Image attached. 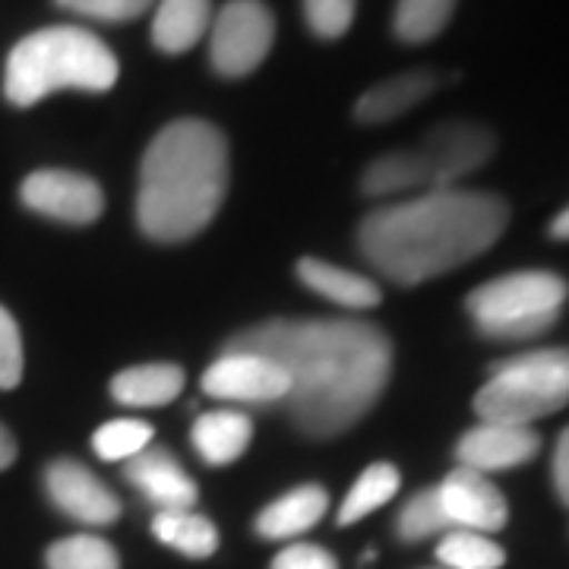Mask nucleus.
Here are the masks:
<instances>
[{
  "mask_svg": "<svg viewBox=\"0 0 569 569\" xmlns=\"http://www.w3.org/2000/svg\"><path fill=\"white\" fill-rule=\"evenodd\" d=\"M224 351H253L288 377V415L307 437H339L383 396L392 346L365 320H266L228 339Z\"/></svg>",
  "mask_w": 569,
  "mask_h": 569,
  "instance_id": "obj_1",
  "label": "nucleus"
},
{
  "mask_svg": "<svg viewBox=\"0 0 569 569\" xmlns=\"http://www.w3.org/2000/svg\"><path fill=\"white\" fill-rule=\"evenodd\" d=\"M509 206L485 190H425L373 209L358 228L367 263L399 284H421L471 263L500 241Z\"/></svg>",
  "mask_w": 569,
  "mask_h": 569,
  "instance_id": "obj_2",
  "label": "nucleus"
},
{
  "mask_svg": "<svg viewBox=\"0 0 569 569\" xmlns=\"http://www.w3.org/2000/svg\"><path fill=\"white\" fill-rule=\"evenodd\" d=\"M228 190V140L219 127L183 118L159 130L140 164L137 222L142 234L178 244L216 219Z\"/></svg>",
  "mask_w": 569,
  "mask_h": 569,
  "instance_id": "obj_3",
  "label": "nucleus"
},
{
  "mask_svg": "<svg viewBox=\"0 0 569 569\" xmlns=\"http://www.w3.org/2000/svg\"><path fill=\"white\" fill-rule=\"evenodd\" d=\"M118 58L96 32L82 26H48L10 51L3 67V96L17 108H32L51 92H108L118 82Z\"/></svg>",
  "mask_w": 569,
  "mask_h": 569,
  "instance_id": "obj_4",
  "label": "nucleus"
},
{
  "mask_svg": "<svg viewBox=\"0 0 569 569\" xmlns=\"http://www.w3.org/2000/svg\"><path fill=\"white\" fill-rule=\"evenodd\" d=\"M569 406V348L522 351L490 367V380L475 396L481 421L531 427Z\"/></svg>",
  "mask_w": 569,
  "mask_h": 569,
  "instance_id": "obj_5",
  "label": "nucleus"
},
{
  "mask_svg": "<svg viewBox=\"0 0 569 569\" xmlns=\"http://www.w3.org/2000/svg\"><path fill=\"white\" fill-rule=\"evenodd\" d=\"M569 284L557 272L526 269L478 284L466 298V310L485 339L522 342L548 332L560 320Z\"/></svg>",
  "mask_w": 569,
  "mask_h": 569,
  "instance_id": "obj_6",
  "label": "nucleus"
},
{
  "mask_svg": "<svg viewBox=\"0 0 569 569\" xmlns=\"http://www.w3.org/2000/svg\"><path fill=\"white\" fill-rule=\"evenodd\" d=\"M276 39V20L263 0H231L212 20L209 58L222 77H247L266 61Z\"/></svg>",
  "mask_w": 569,
  "mask_h": 569,
  "instance_id": "obj_7",
  "label": "nucleus"
},
{
  "mask_svg": "<svg viewBox=\"0 0 569 569\" xmlns=\"http://www.w3.org/2000/svg\"><path fill=\"white\" fill-rule=\"evenodd\" d=\"M493 149L497 140L485 123L447 121L427 130L415 156L425 168L427 190H447L456 187V181L475 174L481 164H488Z\"/></svg>",
  "mask_w": 569,
  "mask_h": 569,
  "instance_id": "obj_8",
  "label": "nucleus"
},
{
  "mask_svg": "<svg viewBox=\"0 0 569 569\" xmlns=\"http://www.w3.org/2000/svg\"><path fill=\"white\" fill-rule=\"evenodd\" d=\"M20 200L26 209L63 224H92L104 209L102 187L89 174L63 171V168L32 171L22 181Z\"/></svg>",
  "mask_w": 569,
  "mask_h": 569,
  "instance_id": "obj_9",
  "label": "nucleus"
},
{
  "mask_svg": "<svg viewBox=\"0 0 569 569\" xmlns=\"http://www.w3.org/2000/svg\"><path fill=\"white\" fill-rule=\"evenodd\" d=\"M203 392L222 402L266 406L284 402L288 377L279 365L253 351H222L203 373Z\"/></svg>",
  "mask_w": 569,
  "mask_h": 569,
  "instance_id": "obj_10",
  "label": "nucleus"
},
{
  "mask_svg": "<svg viewBox=\"0 0 569 569\" xmlns=\"http://www.w3.org/2000/svg\"><path fill=\"white\" fill-rule=\"evenodd\" d=\"M437 493H440V503H443V512H447L452 529L493 535L507 526V497L500 493V488L488 475H481L475 468L459 466L456 471H449L437 485Z\"/></svg>",
  "mask_w": 569,
  "mask_h": 569,
  "instance_id": "obj_11",
  "label": "nucleus"
},
{
  "mask_svg": "<svg viewBox=\"0 0 569 569\" xmlns=\"http://www.w3.org/2000/svg\"><path fill=\"white\" fill-rule=\"evenodd\" d=\"M44 490L63 516L82 526H111L121 516V500L77 459H58L44 468Z\"/></svg>",
  "mask_w": 569,
  "mask_h": 569,
  "instance_id": "obj_12",
  "label": "nucleus"
},
{
  "mask_svg": "<svg viewBox=\"0 0 569 569\" xmlns=\"http://www.w3.org/2000/svg\"><path fill=\"white\" fill-rule=\"evenodd\" d=\"M538 449H541V437L531 427L481 421L468 433H462V440L456 447V459H459V466L490 475V471L529 466L538 456Z\"/></svg>",
  "mask_w": 569,
  "mask_h": 569,
  "instance_id": "obj_13",
  "label": "nucleus"
},
{
  "mask_svg": "<svg viewBox=\"0 0 569 569\" xmlns=\"http://www.w3.org/2000/svg\"><path fill=\"white\" fill-rule=\"evenodd\" d=\"M123 478L140 490L159 512H183V509L197 507V500H200L197 481L162 447L142 449L140 456L127 459Z\"/></svg>",
  "mask_w": 569,
  "mask_h": 569,
  "instance_id": "obj_14",
  "label": "nucleus"
},
{
  "mask_svg": "<svg viewBox=\"0 0 569 569\" xmlns=\"http://www.w3.org/2000/svg\"><path fill=\"white\" fill-rule=\"evenodd\" d=\"M440 86L433 70H408L399 77L370 86L355 104V118L361 123H387L402 118L415 104H421Z\"/></svg>",
  "mask_w": 569,
  "mask_h": 569,
  "instance_id": "obj_15",
  "label": "nucleus"
},
{
  "mask_svg": "<svg viewBox=\"0 0 569 569\" xmlns=\"http://www.w3.org/2000/svg\"><path fill=\"white\" fill-rule=\"evenodd\" d=\"M326 509H329V493L320 485H301L272 500L257 516V531L266 541H291L313 529L326 516Z\"/></svg>",
  "mask_w": 569,
  "mask_h": 569,
  "instance_id": "obj_16",
  "label": "nucleus"
},
{
  "mask_svg": "<svg viewBox=\"0 0 569 569\" xmlns=\"http://www.w3.org/2000/svg\"><path fill=\"white\" fill-rule=\"evenodd\" d=\"M253 437V421L244 411H206L193 425V449L209 466H231L244 456Z\"/></svg>",
  "mask_w": 569,
  "mask_h": 569,
  "instance_id": "obj_17",
  "label": "nucleus"
},
{
  "mask_svg": "<svg viewBox=\"0 0 569 569\" xmlns=\"http://www.w3.org/2000/svg\"><path fill=\"white\" fill-rule=\"evenodd\" d=\"M298 279L323 295L326 301H336V305L351 307V310H367V307L380 305V284L373 279H367L361 272H351V269H342V266L323 263L317 257H305L298 263Z\"/></svg>",
  "mask_w": 569,
  "mask_h": 569,
  "instance_id": "obj_18",
  "label": "nucleus"
},
{
  "mask_svg": "<svg viewBox=\"0 0 569 569\" xmlns=\"http://www.w3.org/2000/svg\"><path fill=\"white\" fill-rule=\"evenodd\" d=\"M212 0H159L152 41L164 54H183L209 32Z\"/></svg>",
  "mask_w": 569,
  "mask_h": 569,
  "instance_id": "obj_19",
  "label": "nucleus"
},
{
  "mask_svg": "<svg viewBox=\"0 0 569 569\" xmlns=\"http://www.w3.org/2000/svg\"><path fill=\"white\" fill-rule=\"evenodd\" d=\"M183 389V370L178 365H140L121 370L111 380L114 402L130 408H159L174 402Z\"/></svg>",
  "mask_w": 569,
  "mask_h": 569,
  "instance_id": "obj_20",
  "label": "nucleus"
},
{
  "mask_svg": "<svg viewBox=\"0 0 569 569\" xmlns=\"http://www.w3.org/2000/svg\"><path fill=\"white\" fill-rule=\"evenodd\" d=\"M152 535L190 560H206L219 550V531L200 512H159L152 519Z\"/></svg>",
  "mask_w": 569,
  "mask_h": 569,
  "instance_id": "obj_21",
  "label": "nucleus"
},
{
  "mask_svg": "<svg viewBox=\"0 0 569 569\" xmlns=\"http://www.w3.org/2000/svg\"><path fill=\"white\" fill-rule=\"evenodd\" d=\"M361 190L367 197H399V193H425L427 178L425 168L418 162L415 149L411 152H387L367 164Z\"/></svg>",
  "mask_w": 569,
  "mask_h": 569,
  "instance_id": "obj_22",
  "label": "nucleus"
},
{
  "mask_svg": "<svg viewBox=\"0 0 569 569\" xmlns=\"http://www.w3.org/2000/svg\"><path fill=\"white\" fill-rule=\"evenodd\" d=\"M399 485H402L399 468L389 466V462H373L370 468H365L361 478L348 490L342 507H339V526H355V522L367 519L373 509L387 507L396 497Z\"/></svg>",
  "mask_w": 569,
  "mask_h": 569,
  "instance_id": "obj_23",
  "label": "nucleus"
},
{
  "mask_svg": "<svg viewBox=\"0 0 569 569\" xmlns=\"http://www.w3.org/2000/svg\"><path fill=\"white\" fill-rule=\"evenodd\" d=\"M437 560L443 569H500L507 563V550L481 531L449 529L437 545Z\"/></svg>",
  "mask_w": 569,
  "mask_h": 569,
  "instance_id": "obj_24",
  "label": "nucleus"
},
{
  "mask_svg": "<svg viewBox=\"0 0 569 569\" xmlns=\"http://www.w3.org/2000/svg\"><path fill=\"white\" fill-rule=\"evenodd\" d=\"M452 10H456V0H399L392 29L408 44H421V41L437 39L447 29Z\"/></svg>",
  "mask_w": 569,
  "mask_h": 569,
  "instance_id": "obj_25",
  "label": "nucleus"
},
{
  "mask_svg": "<svg viewBox=\"0 0 569 569\" xmlns=\"http://www.w3.org/2000/svg\"><path fill=\"white\" fill-rule=\"evenodd\" d=\"M48 569H121V557L99 535H70L44 553Z\"/></svg>",
  "mask_w": 569,
  "mask_h": 569,
  "instance_id": "obj_26",
  "label": "nucleus"
},
{
  "mask_svg": "<svg viewBox=\"0 0 569 569\" xmlns=\"http://www.w3.org/2000/svg\"><path fill=\"white\" fill-rule=\"evenodd\" d=\"M447 512H443V503H440V493L437 488H427L421 493H415L408 500L406 507L399 509V519H396V531L402 541H425L430 535H443L449 531Z\"/></svg>",
  "mask_w": 569,
  "mask_h": 569,
  "instance_id": "obj_27",
  "label": "nucleus"
},
{
  "mask_svg": "<svg viewBox=\"0 0 569 569\" xmlns=\"http://www.w3.org/2000/svg\"><path fill=\"white\" fill-rule=\"evenodd\" d=\"M152 443V427L137 418H118L108 421L96 433H92V449L99 452L104 462H121V459H133L142 449Z\"/></svg>",
  "mask_w": 569,
  "mask_h": 569,
  "instance_id": "obj_28",
  "label": "nucleus"
},
{
  "mask_svg": "<svg viewBox=\"0 0 569 569\" xmlns=\"http://www.w3.org/2000/svg\"><path fill=\"white\" fill-rule=\"evenodd\" d=\"M358 0H305L307 26L320 39H342L355 22Z\"/></svg>",
  "mask_w": 569,
  "mask_h": 569,
  "instance_id": "obj_29",
  "label": "nucleus"
},
{
  "mask_svg": "<svg viewBox=\"0 0 569 569\" xmlns=\"http://www.w3.org/2000/svg\"><path fill=\"white\" fill-rule=\"evenodd\" d=\"M22 380V339L13 313L0 305V389H17Z\"/></svg>",
  "mask_w": 569,
  "mask_h": 569,
  "instance_id": "obj_30",
  "label": "nucleus"
},
{
  "mask_svg": "<svg viewBox=\"0 0 569 569\" xmlns=\"http://www.w3.org/2000/svg\"><path fill=\"white\" fill-rule=\"evenodd\" d=\"M63 10L80 13L89 20L102 22H127L142 17L156 0H58Z\"/></svg>",
  "mask_w": 569,
  "mask_h": 569,
  "instance_id": "obj_31",
  "label": "nucleus"
},
{
  "mask_svg": "<svg viewBox=\"0 0 569 569\" xmlns=\"http://www.w3.org/2000/svg\"><path fill=\"white\" fill-rule=\"evenodd\" d=\"M272 569H339V560L320 545L298 541V545H288V548L276 553Z\"/></svg>",
  "mask_w": 569,
  "mask_h": 569,
  "instance_id": "obj_32",
  "label": "nucleus"
},
{
  "mask_svg": "<svg viewBox=\"0 0 569 569\" xmlns=\"http://www.w3.org/2000/svg\"><path fill=\"white\" fill-rule=\"evenodd\" d=\"M550 475H553V488L560 503L569 509V427L557 437V447H553V462H550Z\"/></svg>",
  "mask_w": 569,
  "mask_h": 569,
  "instance_id": "obj_33",
  "label": "nucleus"
},
{
  "mask_svg": "<svg viewBox=\"0 0 569 569\" xmlns=\"http://www.w3.org/2000/svg\"><path fill=\"white\" fill-rule=\"evenodd\" d=\"M17 462V440L7 427L0 425V471Z\"/></svg>",
  "mask_w": 569,
  "mask_h": 569,
  "instance_id": "obj_34",
  "label": "nucleus"
},
{
  "mask_svg": "<svg viewBox=\"0 0 569 569\" xmlns=\"http://www.w3.org/2000/svg\"><path fill=\"white\" fill-rule=\"evenodd\" d=\"M550 238H557V241H569V206L550 222Z\"/></svg>",
  "mask_w": 569,
  "mask_h": 569,
  "instance_id": "obj_35",
  "label": "nucleus"
}]
</instances>
